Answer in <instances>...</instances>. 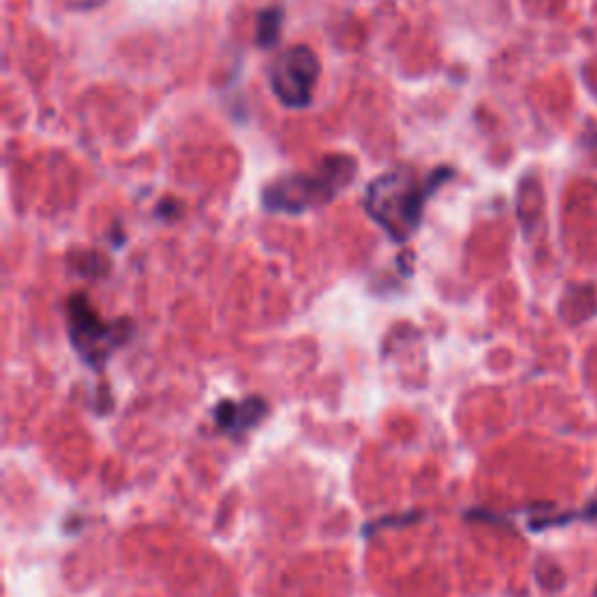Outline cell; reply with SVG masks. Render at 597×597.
Returning a JSON list of instances; mask_svg holds the SVG:
<instances>
[{"mask_svg":"<svg viewBox=\"0 0 597 597\" xmlns=\"http://www.w3.org/2000/svg\"><path fill=\"white\" fill-rule=\"evenodd\" d=\"M446 175H451V171L441 168L437 175L423 182L416 168L399 166L371 182L364 208L392 241L406 243L420 227L427 196L432 194L434 185L446 180Z\"/></svg>","mask_w":597,"mask_h":597,"instance_id":"obj_1","label":"cell"},{"mask_svg":"<svg viewBox=\"0 0 597 597\" xmlns=\"http://www.w3.org/2000/svg\"><path fill=\"white\" fill-rule=\"evenodd\" d=\"M357 173V161L348 154L325 157L304 173L280 175L262 189V203L269 213L301 215L334 201Z\"/></svg>","mask_w":597,"mask_h":597,"instance_id":"obj_2","label":"cell"},{"mask_svg":"<svg viewBox=\"0 0 597 597\" xmlns=\"http://www.w3.org/2000/svg\"><path fill=\"white\" fill-rule=\"evenodd\" d=\"M266 77L271 91L285 108H308L320 77V61L311 47L294 45L271 61Z\"/></svg>","mask_w":597,"mask_h":597,"instance_id":"obj_4","label":"cell"},{"mask_svg":"<svg viewBox=\"0 0 597 597\" xmlns=\"http://www.w3.org/2000/svg\"><path fill=\"white\" fill-rule=\"evenodd\" d=\"M68 332L70 341L77 355L82 357L89 367L103 369V364L110 360V355L129 339V322H103L96 308L89 304L84 294H75L68 299Z\"/></svg>","mask_w":597,"mask_h":597,"instance_id":"obj_3","label":"cell"},{"mask_svg":"<svg viewBox=\"0 0 597 597\" xmlns=\"http://www.w3.org/2000/svg\"><path fill=\"white\" fill-rule=\"evenodd\" d=\"M280 21H283V10L271 7L259 14V28H257V42L262 47H273L280 35Z\"/></svg>","mask_w":597,"mask_h":597,"instance_id":"obj_6","label":"cell"},{"mask_svg":"<svg viewBox=\"0 0 597 597\" xmlns=\"http://www.w3.org/2000/svg\"><path fill=\"white\" fill-rule=\"evenodd\" d=\"M215 423L227 434H243L259 425L266 416V402L259 397H248L243 402H220L213 411Z\"/></svg>","mask_w":597,"mask_h":597,"instance_id":"obj_5","label":"cell"}]
</instances>
